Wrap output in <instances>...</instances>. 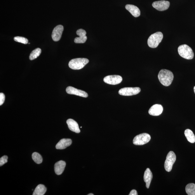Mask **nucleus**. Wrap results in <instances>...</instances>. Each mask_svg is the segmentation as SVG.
Here are the masks:
<instances>
[{
  "label": "nucleus",
  "instance_id": "16",
  "mask_svg": "<svg viewBox=\"0 0 195 195\" xmlns=\"http://www.w3.org/2000/svg\"><path fill=\"white\" fill-rule=\"evenodd\" d=\"M126 8L135 17L137 18L140 15V11L137 6L133 5L127 4Z\"/></svg>",
  "mask_w": 195,
  "mask_h": 195
},
{
  "label": "nucleus",
  "instance_id": "20",
  "mask_svg": "<svg viewBox=\"0 0 195 195\" xmlns=\"http://www.w3.org/2000/svg\"><path fill=\"white\" fill-rule=\"evenodd\" d=\"M184 134L189 142L191 143H194L195 142V136L191 130L187 129L185 131Z\"/></svg>",
  "mask_w": 195,
  "mask_h": 195
},
{
  "label": "nucleus",
  "instance_id": "1",
  "mask_svg": "<svg viewBox=\"0 0 195 195\" xmlns=\"http://www.w3.org/2000/svg\"><path fill=\"white\" fill-rule=\"evenodd\" d=\"M174 78L172 72L166 69H162L158 75V78L160 82L163 85L168 86L172 83Z\"/></svg>",
  "mask_w": 195,
  "mask_h": 195
},
{
  "label": "nucleus",
  "instance_id": "19",
  "mask_svg": "<svg viewBox=\"0 0 195 195\" xmlns=\"http://www.w3.org/2000/svg\"><path fill=\"white\" fill-rule=\"evenodd\" d=\"M46 188L44 185L39 184L36 187L33 195H44L46 193Z\"/></svg>",
  "mask_w": 195,
  "mask_h": 195
},
{
  "label": "nucleus",
  "instance_id": "23",
  "mask_svg": "<svg viewBox=\"0 0 195 195\" xmlns=\"http://www.w3.org/2000/svg\"><path fill=\"white\" fill-rule=\"evenodd\" d=\"M32 158L33 160L37 164L41 163L43 161L41 155L36 152H34L33 153Z\"/></svg>",
  "mask_w": 195,
  "mask_h": 195
},
{
  "label": "nucleus",
  "instance_id": "10",
  "mask_svg": "<svg viewBox=\"0 0 195 195\" xmlns=\"http://www.w3.org/2000/svg\"><path fill=\"white\" fill-rule=\"evenodd\" d=\"M64 30V27L62 25H59L56 27L53 30L52 38L54 41L57 42L59 41Z\"/></svg>",
  "mask_w": 195,
  "mask_h": 195
},
{
  "label": "nucleus",
  "instance_id": "14",
  "mask_svg": "<svg viewBox=\"0 0 195 195\" xmlns=\"http://www.w3.org/2000/svg\"><path fill=\"white\" fill-rule=\"evenodd\" d=\"M72 141L70 139L63 138L61 140L56 146V148L57 149L63 150L66 148L71 145Z\"/></svg>",
  "mask_w": 195,
  "mask_h": 195
},
{
  "label": "nucleus",
  "instance_id": "18",
  "mask_svg": "<svg viewBox=\"0 0 195 195\" xmlns=\"http://www.w3.org/2000/svg\"><path fill=\"white\" fill-rule=\"evenodd\" d=\"M152 173L149 168L146 170L144 175V181L146 184V187L149 188L152 178Z\"/></svg>",
  "mask_w": 195,
  "mask_h": 195
},
{
  "label": "nucleus",
  "instance_id": "8",
  "mask_svg": "<svg viewBox=\"0 0 195 195\" xmlns=\"http://www.w3.org/2000/svg\"><path fill=\"white\" fill-rule=\"evenodd\" d=\"M122 80V77L119 75H109L105 77L103 79V81L105 83L112 85H116L121 83Z\"/></svg>",
  "mask_w": 195,
  "mask_h": 195
},
{
  "label": "nucleus",
  "instance_id": "13",
  "mask_svg": "<svg viewBox=\"0 0 195 195\" xmlns=\"http://www.w3.org/2000/svg\"><path fill=\"white\" fill-rule=\"evenodd\" d=\"M163 107L161 105H154L150 108L149 113L154 116H158L162 114L163 111Z\"/></svg>",
  "mask_w": 195,
  "mask_h": 195
},
{
  "label": "nucleus",
  "instance_id": "27",
  "mask_svg": "<svg viewBox=\"0 0 195 195\" xmlns=\"http://www.w3.org/2000/svg\"><path fill=\"white\" fill-rule=\"evenodd\" d=\"M130 195H137V191L135 190H133L130 192Z\"/></svg>",
  "mask_w": 195,
  "mask_h": 195
},
{
  "label": "nucleus",
  "instance_id": "28",
  "mask_svg": "<svg viewBox=\"0 0 195 195\" xmlns=\"http://www.w3.org/2000/svg\"><path fill=\"white\" fill-rule=\"evenodd\" d=\"M88 195H94V194H93L92 193H90V194H88Z\"/></svg>",
  "mask_w": 195,
  "mask_h": 195
},
{
  "label": "nucleus",
  "instance_id": "2",
  "mask_svg": "<svg viewBox=\"0 0 195 195\" xmlns=\"http://www.w3.org/2000/svg\"><path fill=\"white\" fill-rule=\"evenodd\" d=\"M178 51L180 55L185 59L191 60L194 58L193 51L191 48L187 44H182L178 47Z\"/></svg>",
  "mask_w": 195,
  "mask_h": 195
},
{
  "label": "nucleus",
  "instance_id": "26",
  "mask_svg": "<svg viewBox=\"0 0 195 195\" xmlns=\"http://www.w3.org/2000/svg\"><path fill=\"white\" fill-rule=\"evenodd\" d=\"M5 99V96L3 93H0V105H1L3 104Z\"/></svg>",
  "mask_w": 195,
  "mask_h": 195
},
{
  "label": "nucleus",
  "instance_id": "6",
  "mask_svg": "<svg viewBox=\"0 0 195 195\" xmlns=\"http://www.w3.org/2000/svg\"><path fill=\"white\" fill-rule=\"evenodd\" d=\"M151 140V136L146 133H143L136 136L133 140V144L136 145H142L148 143Z\"/></svg>",
  "mask_w": 195,
  "mask_h": 195
},
{
  "label": "nucleus",
  "instance_id": "29",
  "mask_svg": "<svg viewBox=\"0 0 195 195\" xmlns=\"http://www.w3.org/2000/svg\"><path fill=\"white\" fill-rule=\"evenodd\" d=\"M194 93L195 94V86L194 87Z\"/></svg>",
  "mask_w": 195,
  "mask_h": 195
},
{
  "label": "nucleus",
  "instance_id": "17",
  "mask_svg": "<svg viewBox=\"0 0 195 195\" xmlns=\"http://www.w3.org/2000/svg\"><path fill=\"white\" fill-rule=\"evenodd\" d=\"M66 166V163L64 161H60L56 162L54 166V170L56 175H59L63 173Z\"/></svg>",
  "mask_w": 195,
  "mask_h": 195
},
{
  "label": "nucleus",
  "instance_id": "12",
  "mask_svg": "<svg viewBox=\"0 0 195 195\" xmlns=\"http://www.w3.org/2000/svg\"><path fill=\"white\" fill-rule=\"evenodd\" d=\"M76 34L79 36L76 37L74 40V42L76 44H83L85 43L87 37L86 36V32L83 29H79L77 30Z\"/></svg>",
  "mask_w": 195,
  "mask_h": 195
},
{
  "label": "nucleus",
  "instance_id": "4",
  "mask_svg": "<svg viewBox=\"0 0 195 195\" xmlns=\"http://www.w3.org/2000/svg\"><path fill=\"white\" fill-rule=\"evenodd\" d=\"M89 62L87 59L79 58L74 59L70 60L69 66L70 69L74 70H79L83 69Z\"/></svg>",
  "mask_w": 195,
  "mask_h": 195
},
{
  "label": "nucleus",
  "instance_id": "9",
  "mask_svg": "<svg viewBox=\"0 0 195 195\" xmlns=\"http://www.w3.org/2000/svg\"><path fill=\"white\" fill-rule=\"evenodd\" d=\"M170 6V2L166 1H156L152 4V6L159 11H164L167 9Z\"/></svg>",
  "mask_w": 195,
  "mask_h": 195
},
{
  "label": "nucleus",
  "instance_id": "15",
  "mask_svg": "<svg viewBox=\"0 0 195 195\" xmlns=\"http://www.w3.org/2000/svg\"><path fill=\"white\" fill-rule=\"evenodd\" d=\"M67 123L68 127L70 131L76 133H80V130L78 123L73 119H70L67 121Z\"/></svg>",
  "mask_w": 195,
  "mask_h": 195
},
{
  "label": "nucleus",
  "instance_id": "7",
  "mask_svg": "<svg viewBox=\"0 0 195 195\" xmlns=\"http://www.w3.org/2000/svg\"><path fill=\"white\" fill-rule=\"evenodd\" d=\"M141 91V89L138 87L125 88L119 90L120 95L123 96H132L137 95Z\"/></svg>",
  "mask_w": 195,
  "mask_h": 195
},
{
  "label": "nucleus",
  "instance_id": "5",
  "mask_svg": "<svg viewBox=\"0 0 195 195\" xmlns=\"http://www.w3.org/2000/svg\"><path fill=\"white\" fill-rule=\"evenodd\" d=\"M176 156L172 151L169 152L167 156L166 159L164 163V168L167 172H170L172 170L173 164L176 161Z\"/></svg>",
  "mask_w": 195,
  "mask_h": 195
},
{
  "label": "nucleus",
  "instance_id": "21",
  "mask_svg": "<svg viewBox=\"0 0 195 195\" xmlns=\"http://www.w3.org/2000/svg\"><path fill=\"white\" fill-rule=\"evenodd\" d=\"M187 193L188 195H195V184L191 183L187 184L185 188Z\"/></svg>",
  "mask_w": 195,
  "mask_h": 195
},
{
  "label": "nucleus",
  "instance_id": "22",
  "mask_svg": "<svg viewBox=\"0 0 195 195\" xmlns=\"http://www.w3.org/2000/svg\"><path fill=\"white\" fill-rule=\"evenodd\" d=\"M41 53V49L38 48L35 49V50H33L29 56V59L30 60H33L36 59L40 55Z\"/></svg>",
  "mask_w": 195,
  "mask_h": 195
},
{
  "label": "nucleus",
  "instance_id": "11",
  "mask_svg": "<svg viewBox=\"0 0 195 195\" xmlns=\"http://www.w3.org/2000/svg\"><path fill=\"white\" fill-rule=\"evenodd\" d=\"M68 94L80 96V97L86 98L88 97L87 93L83 90L75 88L72 86H69L66 89Z\"/></svg>",
  "mask_w": 195,
  "mask_h": 195
},
{
  "label": "nucleus",
  "instance_id": "24",
  "mask_svg": "<svg viewBox=\"0 0 195 195\" xmlns=\"http://www.w3.org/2000/svg\"><path fill=\"white\" fill-rule=\"evenodd\" d=\"M14 40L15 41L20 42L24 44H27L28 43V39L25 37L17 36L14 38Z\"/></svg>",
  "mask_w": 195,
  "mask_h": 195
},
{
  "label": "nucleus",
  "instance_id": "3",
  "mask_svg": "<svg viewBox=\"0 0 195 195\" xmlns=\"http://www.w3.org/2000/svg\"><path fill=\"white\" fill-rule=\"evenodd\" d=\"M163 38V34L161 32H157L152 34L149 38L147 40L148 45L150 48H157Z\"/></svg>",
  "mask_w": 195,
  "mask_h": 195
},
{
  "label": "nucleus",
  "instance_id": "25",
  "mask_svg": "<svg viewBox=\"0 0 195 195\" xmlns=\"http://www.w3.org/2000/svg\"><path fill=\"white\" fill-rule=\"evenodd\" d=\"M8 157L6 156H4L0 159V166H3L4 164L8 162Z\"/></svg>",
  "mask_w": 195,
  "mask_h": 195
}]
</instances>
